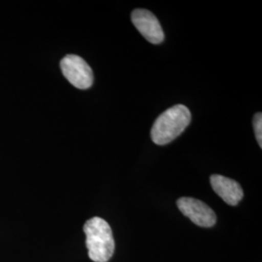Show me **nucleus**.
Wrapping results in <instances>:
<instances>
[{"label":"nucleus","instance_id":"nucleus-4","mask_svg":"<svg viewBox=\"0 0 262 262\" xmlns=\"http://www.w3.org/2000/svg\"><path fill=\"white\" fill-rule=\"evenodd\" d=\"M177 206L184 215L198 226L212 227L215 225V212L204 202L191 197H182L179 198Z\"/></svg>","mask_w":262,"mask_h":262},{"label":"nucleus","instance_id":"nucleus-5","mask_svg":"<svg viewBox=\"0 0 262 262\" xmlns=\"http://www.w3.org/2000/svg\"><path fill=\"white\" fill-rule=\"evenodd\" d=\"M131 20L141 34L151 44L164 40V32L157 17L148 10L136 9L131 14Z\"/></svg>","mask_w":262,"mask_h":262},{"label":"nucleus","instance_id":"nucleus-6","mask_svg":"<svg viewBox=\"0 0 262 262\" xmlns=\"http://www.w3.org/2000/svg\"><path fill=\"white\" fill-rule=\"evenodd\" d=\"M210 182L215 193L226 204L230 206H236L243 199V189L234 180L222 175H212Z\"/></svg>","mask_w":262,"mask_h":262},{"label":"nucleus","instance_id":"nucleus-3","mask_svg":"<svg viewBox=\"0 0 262 262\" xmlns=\"http://www.w3.org/2000/svg\"><path fill=\"white\" fill-rule=\"evenodd\" d=\"M60 69L68 82L79 90L90 89L94 84V72L81 56H64L60 60Z\"/></svg>","mask_w":262,"mask_h":262},{"label":"nucleus","instance_id":"nucleus-7","mask_svg":"<svg viewBox=\"0 0 262 262\" xmlns=\"http://www.w3.org/2000/svg\"><path fill=\"white\" fill-rule=\"evenodd\" d=\"M253 127L256 140L259 147H262V115L261 113H256L253 117Z\"/></svg>","mask_w":262,"mask_h":262},{"label":"nucleus","instance_id":"nucleus-1","mask_svg":"<svg viewBox=\"0 0 262 262\" xmlns=\"http://www.w3.org/2000/svg\"><path fill=\"white\" fill-rule=\"evenodd\" d=\"M191 115L185 105L178 104L161 113L154 123L150 137L157 145H167L175 140L188 126Z\"/></svg>","mask_w":262,"mask_h":262},{"label":"nucleus","instance_id":"nucleus-2","mask_svg":"<svg viewBox=\"0 0 262 262\" xmlns=\"http://www.w3.org/2000/svg\"><path fill=\"white\" fill-rule=\"evenodd\" d=\"M84 232L90 258L94 262L109 261L115 252V240L109 224L94 216L85 222Z\"/></svg>","mask_w":262,"mask_h":262}]
</instances>
